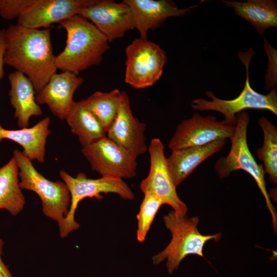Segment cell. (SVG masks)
Masks as SVG:
<instances>
[{
    "label": "cell",
    "mask_w": 277,
    "mask_h": 277,
    "mask_svg": "<svg viewBox=\"0 0 277 277\" xmlns=\"http://www.w3.org/2000/svg\"><path fill=\"white\" fill-rule=\"evenodd\" d=\"M51 29H33L10 25L5 29L4 64L23 73L32 83L36 95L56 73Z\"/></svg>",
    "instance_id": "cell-1"
},
{
    "label": "cell",
    "mask_w": 277,
    "mask_h": 277,
    "mask_svg": "<svg viewBox=\"0 0 277 277\" xmlns=\"http://www.w3.org/2000/svg\"><path fill=\"white\" fill-rule=\"evenodd\" d=\"M60 24L66 31L67 39L64 50L56 56L57 69L78 75L101 63L109 42L92 23L76 14Z\"/></svg>",
    "instance_id": "cell-2"
},
{
    "label": "cell",
    "mask_w": 277,
    "mask_h": 277,
    "mask_svg": "<svg viewBox=\"0 0 277 277\" xmlns=\"http://www.w3.org/2000/svg\"><path fill=\"white\" fill-rule=\"evenodd\" d=\"M163 220L171 233V240L164 250L152 257V262L156 265L166 260L169 274L178 269L182 261L188 255L204 258L205 244L210 240L217 241L222 236L221 233L210 235L200 233L197 228L200 221L197 216L189 217L172 211L163 217Z\"/></svg>",
    "instance_id": "cell-3"
},
{
    "label": "cell",
    "mask_w": 277,
    "mask_h": 277,
    "mask_svg": "<svg viewBox=\"0 0 277 277\" xmlns=\"http://www.w3.org/2000/svg\"><path fill=\"white\" fill-rule=\"evenodd\" d=\"M255 54L252 48L246 52H240L238 56L246 68L245 85L240 94L232 100H223L216 97L210 91L206 95L211 98L207 101L198 98L192 101V108L196 111H216L223 114L225 123L235 125L236 114L247 109L267 110L277 115V90L274 87L267 94H261L252 89L250 83L249 68L250 61Z\"/></svg>",
    "instance_id": "cell-4"
},
{
    "label": "cell",
    "mask_w": 277,
    "mask_h": 277,
    "mask_svg": "<svg viewBox=\"0 0 277 277\" xmlns=\"http://www.w3.org/2000/svg\"><path fill=\"white\" fill-rule=\"evenodd\" d=\"M236 117L235 129L230 138L231 142L230 150L226 156L221 157L217 161L215 169L220 178L227 177L232 172L238 170L245 171L253 178L265 200L276 233L277 215L275 208L266 189L264 170L263 166L258 164L254 160L247 144V132L250 121L249 115L243 111L236 114Z\"/></svg>",
    "instance_id": "cell-5"
},
{
    "label": "cell",
    "mask_w": 277,
    "mask_h": 277,
    "mask_svg": "<svg viewBox=\"0 0 277 277\" xmlns=\"http://www.w3.org/2000/svg\"><path fill=\"white\" fill-rule=\"evenodd\" d=\"M13 157L18 168L21 188L36 193L41 200L44 214L59 224L67 215L70 205V195L65 183L46 179L18 150L13 151Z\"/></svg>",
    "instance_id": "cell-6"
},
{
    "label": "cell",
    "mask_w": 277,
    "mask_h": 277,
    "mask_svg": "<svg viewBox=\"0 0 277 277\" xmlns=\"http://www.w3.org/2000/svg\"><path fill=\"white\" fill-rule=\"evenodd\" d=\"M59 174L69 190L71 198L69 211L58 224L62 239L79 228L80 225L74 219L75 213L78 203L83 199L95 197L101 200V193H108L116 194L126 200H133L135 197L133 192L123 179L104 176L92 179L83 173H78L76 177H73L65 170H61Z\"/></svg>",
    "instance_id": "cell-7"
},
{
    "label": "cell",
    "mask_w": 277,
    "mask_h": 277,
    "mask_svg": "<svg viewBox=\"0 0 277 277\" xmlns=\"http://www.w3.org/2000/svg\"><path fill=\"white\" fill-rule=\"evenodd\" d=\"M125 52L126 83L135 89H144L160 79L167 58L158 45L140 37L127 46Z\"/></svg>",
    "instance_id": "cell-8"
},
{
    "label": "cell",
    "mask_w": 277,
    "mask_h": 277,
    "mask_svg": "<svg viewBox=\"0 0 277 277\" xmlns=\"http://www.w3.org/2000/svg\"><path fill=\"white\" fill-rule=\"evenodd\" d=\"M82 152L91 169L102 176L123 179L136 175L137 157L106 135L83 147Z\"/></svg>",
    "instance_id": "cell-9"
},
{
    "label": "cell",
    "mask_w": 277,
    "mask_h": 277,
    "mask_svg": "<svg viewBox=\"0 0 277 277\" xmlns=\"http://www.w3.org/2000/svg\"><path fill=\"white\" fill-rule=\"evenodd\" d=\"M148 150L150 155V169L147 176L141 183L142 191L144 193L150 192L155 194L164 204L172 207L176 214L186 215L188 208L176 192V187L167 167L162 141L157 138H153Z\"/></svg>",
    "instance_id": "cell-10"
},
{
    "label": "cell",
    "mask_w": 277,
    "mask_h": 277,
    "mask_svg": "<svg viewBox=\"0 0 277 277\" xmlns=\"http://www.w3.org/2000/svg\"><path fill=\"white\" fill-rule=\"evenodd\" d=\"M235 125L217 121L215 116H203L198 113L182 121L176 127L168 147L171 150L204 145L212 142L230 138Z\"/></svg>",
    "instance_id": "cell-11"
},
{
    "label": "cell",
    "mask_w": 277,
    "mask_h": 277,
    "mask_svg": "<svg viewBox=\"0 0 277 277\" xmlns=\"http://www.w3.org/2000/svg\"><path fill=\"white\" fill-rule=\"evenodd\" d=\"M78 14L92 23L109 43L134 29L131 9L124 1L96 0L83 8Z\"/></svg>",
    "instance_id": "cell-12"
},
{
    "label": "cell",
    "mask_w": 277,
    "mask_h": 277,
    "mask_svg": "<svg viewBox=\"0 0 277 277\" xmlns=\"http://www.w3.org/2000/svg\"><path fill=\"white\" fill-rule=\"evenodd\" d=\"M96 0H32L17 19V25L47 28L76 14Z\"/></svg>",
    "instance_id": "cell-13"
},
{
    "label": "cell",
    "mask_w": 277,
    "mask_h": 277,
    "mask_svg": "<svg viewBox=\"0 0 277 277\" xmlns=\"http://www.w3.org/2000/svg\"><path fill=\"white\" fill-rule=\"evenodd\" d=\"M146 127L144 123L133 115L129 96L122 91L117 114L106 136L137 157L148 149L145 135Z\"/></svg>",
    "instance_id": "cell-14"
},
{
    "label": "cell",
    "mask_w": 277,
    "mask_h": 277,
    "mask_svg": "<svg viewBox=\"0 0 277 277\" xmlns=\"http://www.w3.org/2000/svg\"><path fill=\"white\" fill-rule=\"evenodd\" d=\"M83 82L84 78L75 73H55L36 95V102L47 105L54 115L65 120L74 102V93Z\"/></svg>",
    "instance_id": "cell-15"
},
{
    "label": "cell",
    "mask_w": 277,
    "mask_h": 277,
    "mask_svg": "<svg viewBox=\"0 0 277 277\" xmlns=\"http://www.w3.org/2000/svg\"><path fill=\"white\" fill-rule=\"evenodd\" d=\"M130 8L134 25L140 38L147 39L148 32L160 27L171 17L185 15L197 5L179 9L169 0H124Z\"/></svg>",
    "instance_id": "cell-16"
},
{
    "label": "cell",
    "mask_w": 277,
    "mask_h": 277,
    "mask_svg": "<svg viewBox=\"0 0 277 277\" xmlns=\"http://www.w3.org/2000/svg\"><path fill=\"white\" fill-rule=\"evenodd\" d=\"M226 142L227 139H222L172 151L166 162L175 186L180 185L204 161L222 150Z\"/></svg>",
    "instance_id": "cell-17"
},
{
    "label": "cell",
    "mask_w": 277,
    "mask_h": 277,
    "mask_svg": "<svg viewBox=\"0 0 277 277\" xmlns=\"http://www.w3.org/2000/svg\"><path fill=\"white\" fill-rule=\"evenodd\" d=\"M8 79L9 100L14 109V118L21 129L28 128L31 117L43 115L42 108L36 102L34 87L26 76L17 71L10 73Z\"/></svg>",
    "instance_id": "cell-18"
},
{
    "label": "cell",
    "mask_w": 277,
    "mask_h": 277,
    "mask_svg": "<svg viewBox=\"0 0 277 277\" xmlns=\"http://www.w3.org/2000/svg\"><path fill=\"white\" fill-rule=\"evenodd\" d=\"M50 123V118L46 117L32 127L17 130L5 129L0 123V142L4 139L15 142L21 146L22 153L31 161L44 163L47 139L51 133Z\"/></svg>",
    "instance_id": "cell-19"
},
{
    "label": "cell",
    "mask_w": 277,
    "mask_h": 277,
    "mask_svg": "<svg viewBox=\"0 0 277 277\" xmlns=\"http://www.w3.org/2000/svg\"><path fill=\"white\" fill-rule=\"evenodd\" d=\"M234 13L264 35L269 28L277 27V2L274 0H248L245 2L222 1Z\"/></svg>",
    "instance_id": "cell-20"
},
{
    "label": "cell",
    "mask_w": 277,
    "mask_h": 277,
    "mask_svg": "<svg viewBox=\"0 0 277 277\" xmlns=\"http://www.w3.org/2000/svg\"><path fill=\"white\" fill-rule=\"evenodd\" d=\"M72 133L82 147L90 145L106 135V131L86 105L84 100L75 102L65 119Z\"/></svg>",
    "instance_id": "cell-21"
},
{
    "label": "cell",
    "mask_w": 277,
    "mask_h": 277,
    "mask_svg": "<svg viewBox=\"0 0 277 277\" xmlns=\"http://www.w3.org/2000/svg\"><path fill=\"white\" fill-rule=\"evenodd\" d=\"M18 168L14 157L0 168V210L16 216L23 209L26 201L19 186Z\"/></svg>",
    "instance_id": "cell-22"
},
{
    "label": "cell",
    "mask_w": 277,
    "mask_h": 277,
    "mask_svg": "<svg viewBox=\"0 0 277 277\" xmlns=\"http://www.w3.org/2000/svg\"><path fill=\"white\" fill-rule=\"evenodd\" d=\"M122 96V91L114 89L108 92L96 91L84 100L106 131L114 120Z\"/></svg>",
    "instance_id": "cell-23"
},
{
    "label": "cell",
    "mask_w": 277,
    "mask_h": 277,
    "mask_svg": "<svg viewBox=\"0 0 277 277\" xmlns=\"http://www.w3.org/2000/svg\"><path fill=\"white\" fill-rule=\"evenodd\" d=\"M258 124L262 128L264 142L261 148L257 150L258 157L264 163V172L269 180L277 184V128L267 117L259 118Z\"/></svg>",
    "instance_id": "cell-24"
},
{
    "label": "cell",
    "mask_w": 277,
    "mask_h": 277,
    "mask_svg": "<svg viewBox=\"0 0 277 277\" xmlns=\"http://www.w3.org/2000/svg\"><path fill=\"white\" fill-rule=\"evenodd\" d=\"M144 194V197L136 216L138 223L136 238L141 243L144 241L157 211L164 204L155 194L150 192Z\"/></svg>",
    "instance_id": "cell-25"
},
{
    "label": "cell",
    "mask_w": 277,
    "mask_h": 277,
    "mask_svg": "<svg viewBox=\"0 0 277 277\" xmlns=\"http://www.w3.org/2000/svg\"><path fill=\"white\" fill-rule=\"evenodd\" d=\"M263 45L268 59L265 75V89L269 90L275 87L277 84V51L266 38L263 39Z\"/></svg>",
    "instance_id": "cell-26"
},
{
    "label": "cell",
    "mask_w": 277,
    "mask_h": 277,
    "mask_svg": "<svg viewBox=\"0 0 277 277\" xmlns=\"http://www.w3.org/2000/svg\"><path fill=\"white\" fill-rule=\"evenodd\" d=\"M32 0H0V16L6 20L18 18Z\"/></svg>",
    "instance_id": "cell-27"
},
{
    "label": "cell",
    "mask_w": 277,
    "mask_h": 277,
    "mask_svg": "<svg viewBox=\"0 0 277 277\" xmlns=\"http://www.w3.org/2000/svg\"><path fill=\"white\" fill-rule=\"evenodd\" d=\"M6 49L5 29H0V80L4 75V56Z\"/></svg>",
    "instance_id": "cell-28"
},
{
    "label": "cell",
    "mask_w": 277,
    "mask_h": 277,
    "mask_svg": "<svg viewBox=\"0 0 277 277\" xmlns=\"http://www.w3.org/2000/svg\"><path fill=\"white\" fill-rule=\"evenodd\" d=\"M4 245L3 240L0 238V277H13L9 270V267L4 263L2 260Z\"/></svg>",
    "instance_id": "cell-29"
}]
</instances>
